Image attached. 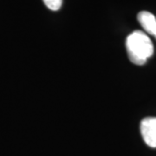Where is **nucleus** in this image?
Segmentation results:
<instances>
[{
  "label": "nucleus",
  "instance_id": "nucleus-1",
  "mask_svg": "<svg viewBox=\"0 0 156 156\" xmlns=\"http://www.w3.org/2000/svg\"><path fill=\"white\" fill-rule=\"evenodd\" d=\"M126 49L129 60L136 65L145 64L154 53V45L147 35L140 30H135L128 35Z\"/></svg>",
  "mask_w": 156,
  "mask_h": 156
},
{
  "label": "nucleus",
  "instance_id": "nucleus-2",
  "mask_svg": "<svg viewBox=\"0 0 156 156\" xmlns=\"http://www.w3.org/2000/svg\"><path fill=\"white\" fill-rule=\"evenodd\" d=\"M140 134L145 143L150 147H156V117H147L140 126Z\"/></svg>",
  "mask_w": 156,
  "mask_h": 156
},
{
  "label": "nucleus",
  "instance_id": "nucleus-3",
  "mask_svg": "<svg viewBox=\"0 0 156 156\" xmlns=\"http://www.w3.org/2000/svg\"><path fill=\"white\" fill-rule=\"evenodd\" d=\"M137 18L146 32L156 37V17L154 15L148 11H140Z\"/></svg>",
  "mask_w": 156,
  "mask_h": 156
},
{
  "label": "nucleus",
  "instance_id": "nucleus-4",
  "mask_svg": "<svg viewBox=\"0 0 156 156\" xmlns=\"http://www.w3.org/2000/svg\"><path fill=\"white\" fill-rule=\"evenodd\" d=\"M44 5L51 11H58L60 10L62 5V0H43Z\"/></svg>",
  "mask_w": 156,
  "mask_h": 156
}]
</instances>
